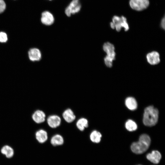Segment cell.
I'll return each mask as SVG.
<instances>
[{"label":"cell","mask_w":165,"mask_h":165,"mask_svg":"<svg viewBox=\"0 0 165 165\" xmlns=\"http://www.w3.org/2000/svg\"><path fill=\"white\" fill-rule=\"evenodd\" d=\"M150 142V137L146 134H142L140 136L138 141L132 144L131 146V150L135 153L142 154L148 149Z\"/></svg>","instance_id":"obj_1"},{"label":"cell","mask_w":165,"mask_h":165,"mask_svg":"<svg viewBox=\"0 0 165 165\" xmlns=\"http://www.w3.org/2000/svg\"><path fill=\"white\" fill-rule=\"evenodd\" d=\"M158 110L152 106L146 107L145 109L143 122L145 125L152 126L157 123L158 118Z\"/></svg>","instance_id":"obj_2"},{"label":"cell","mask_w":165,"mask_h":165,"mask_svg":"<svg viewBox=\"0 0 165 165\" xmlns=\"http://www.w3.org/2000/svg\"><path fill=\"white\" fill-rule=\"evenodd\" d=\"M103 49L107 55L104 60L106 65L111 68L112 65V61L115 59L116 54L114 45L109 42L105 43L103 45Z\"/></svg>","instance_id":"obj_3"},{"label":"cell","mask_w":165,"mask_h":165,"mask_svg":"<svg viewBox=\"0 0 165 165\" xmlns=\"http://www.w3.org/2000/svg\"><path fill=\"white\" fill-rule=\"evenodd\" d=\"M110 26L112 29H115L117 31H119L122 28H124L125 31L129 29V26L126 18L123 16L121 17L114 16L112 18V21L110 23Z\"/></svg>","instance_id":"obj_4"},{"label":"cell","mask_w":165,"mask_h":165,"mask_svg":"<svg viewBox=\"0 0 165 165\" xmlns=\"http://www.w3.org/2000/svg\"><path fill=\"white\" fill-rule=\"evenodd\" d=\"M129 4L133 9L141 11L147 8L149 5V0H130Z\"/></svg>","instance_id":"obj_5"},{"label":"cell","mask_w":165,"mask_h":165,"mask_svg":"<svg viewBox=\"0 0 165 165\" xmlns=\"http://www.w3.org/2000/svg\"><path fill=\"white\" fill-rule=\"evenodd\" d=\"M81 8L79 0H73L66 8L65 13L69 17L72 14L79 12Z\"/></svg>","instance_id":"obj_6"},{"label":"cell","mask_w":165,"mask_h":165,"mask_svg":"<svg viewBox=\"0 0 165 165\" xmlns=\"http://www.w3.org/2000/svg\"><path fill=\"white\" fill-rule=\"evenodd\" d=\"M31 117L32 120L35 123L37 124H40L45 121L46 115L43 111L38 109L33 112Z\"/></svg>","instance_id":"obj_7"},{"label":"cell","mask_w":165,"mask_h":165,"mask_svg":"<svg viewBox=\"0 0 165 165\" xmlns=\"http://www.w3.org/2000/svg\"><path fill=\"white\" fill-rule=\"evenodd\" d=\"M35 135L37 141L40 144L45 143L48 139L47 132L42 129L40 128L37 130L35 133Z\"/></svg>","instance_id":"obj_8"},{"label":"cell","mask_w":165,"mask_h":165,"mask_svg":"<svg viewBox=\"0 0 165 165\" xmlns=\"http://www.w3.org/2000/svg\"><path fill=\"white\" fill-rule=\"evenodd\" d=\"M54 21L53 14L48 11L43 12L42 14L41 21L44 25H50L53 24Z\"/></svg>","instance_id":"obj_9"},{"label":"cell","mask_w":165,"mask_h":165,"mask_svg":"<svg viewBox=\"0 0 165 165\" xmlns=\"http://www.w3.org/2000/svg\"><path fill=\"white\" fill-rule=\"evenodd\" d=\"M0 152L6 158L10 159L13 156L15 153V150L10 145L5 144L0 148Z\"/></svg>","instance_id":"obj_10"},{"label":"cell","mask_w":165,"mask_h":165,"mask_svg":"<svg viewBox=\"0 0 165 165\" xmlns=\"http://www.w3.org/2000/svg\"><path fill=\"white\" fill-rule=\"evenodd\" d=\"M28 56L30 60L31 61H38L40 60L42 54L39 49L34 48L30 49L28 51Z\"/></svg>","instance_id":"obj_11"},{"label":"cell","mask_w":165,"mask_h":165,"mask_svg":"<svg viewBox=\"0 0 165 165\" xmlns=\"http://www.w3.org/2000/svg\"><path fill=\"white\" fill-rule=\"evenodd\" d=\"M146 58L148 62L152 65L157 64L160 61V55L156 51H152L148 53L147 55Z\"/></svg>","instance_id":"obj_12"},{"label":"cell","mask_w":165,"mask_h":165,"mask_svg":"<svg viewBox=\"0 0 165 165\" xmlns=\"http://www.w3.org/2000/svg\"><path fill=\"white\" fill-rule=\"evenodd\" d=\"M48 125L52 128H55L59 126L61 123L60 117L57 115H53L49 116L47 119Z\"/></svg>","instance_id":"obj_13"},{"label":"cell","mask_w":165,"mask_h":165,"mask_svg":"<svg viewBox=\"0 0 165 165\" xmlns=\"http://www.w3.org/2000/svg\"><path fill=\"white\" fill-rule=\"evenodd\" d=\"M148 160L152 163H158L161 159V155L158 151L154 150L147 154L146 156Z\"/></svg>","instance_id":"obj_14"},{"label":"cell","mask_w":165,"mask_h":165,"mask_svg":"<svg viewBox=\"0 0 165 165\" xmlns=\"http://www.w3.org/2000/svg\"><path fill=\"white\" fill-rule=\"evenodd\" d=\"M62 116L65 120L68 123L73 122L76 118L73 112L70 108L67 109L64 111Z\"/></svg>","instance_id":"obj_15"},{"label":"cell","mask_w":165,"mask_h":165,"mask_svg":"<svg viewBox=\"0 0 165 165\" xmlns=\"http://www.w3.org/2000/svg\"><path fill=\"white\" fill-rule=\"evenodd\" d=\"M125 105L129 109L134 110L137 107V103L135 99L132 97H127L125 100Z\"/></svg>","instance_id":"obj_16"},{"label":"cell","mask_w":165,"mask_h":165,"mask_svg":"<svg viewBox=\"0 0 165 165\" xmlns=\"http://www.w3.org/2000/svg\"><path fill=\"white\" fill-rule=\"evenodd\" d=\"M51 143L54 146L61 145L64 142L62 137L59 134H56L53 136L51 139Z\"/></svg>","instance_id":"obj_17"},{"label":"cell","mask_w":165,"mask_h":165,"mask_svg":"<svg viewBox=\"0 0 165 165\" xmlns=\"http://www.w3.org/2000/svg\"><path fill=\"white\" fill-rule=\"evenodd\" d=\"M77 128L80 131H82L85 128L88 126V121L85 118H81L79 119L76 123Z\"/></svg>","instance_id":"obj_18"},{"label":"cell","mask_w":165,"mask_h":165,"mask_svg":"<svg viewBox=\"0 0 165 165\" xmlns=\"http://www.w3.org/2000/svg\"><path fill=\"white\" fill-rule=\"evenodd\" d=\"M101 137L102 135L101 133L96 130L93 131L90 135L91 141L96 143H98L100 141Z\"/></svg>","instance_id":"obj_19"},{"label":"cell","mask_w":165,"mask_h":165,"mask_svg":"<svg viewBox=\"0 0 165 165\" xmlns=\"http://www.w3.org/2000/svg\"><path fill=\"white\" fill-rule=\"evenodd\" d=\"M125 127L127 130L129 131H133L136 130L137 126L133 120L129 119L126 122Z\"/></svg>","instance_id":"obj_20"},{"label":"cell","mask_w":165,"mask_h":165,"mask_svg":"<svg viewBox=\"0 0 165 165\" xmlns=\"http://www.w3.org/2000/svg\"><path fill=\"white\" fill-rule=\"evenodd\" d=\"M8 39L7 34L4 32H0V42L1 43L6 42L7 41Z\"/></svg>","instance_id":"obj_21"},{"label":"cell","mask_w":165,"mask_h":165,"mask_svg":"<svg viewBox=\"0 0 165 165\" xmlns=\"http://www.w3.org/2000/svg\"><path fill=\"white\" fill-rule=\"evenodd\" d=\"M6 8V4L3 0H0V13L3 12Z\"/></svg>","instance_id":"obj_22"},{"label":"cell","mask_w":165,"mask_h":165,"mask_svg":"<svg viewBox=\"0 0 165 165\" xmlns=\"http://www.w3.org/2000/svg\"><path fill=\"white\" fill-rule=\"evenodd\" d=\"M161 26L163 29H165V17H164L162 19L161 22Z\"/></svg>","instance_id":"obj_23"},{"label":"cell","mask_w":165,"mask_h":165,"mask_svg":"<svg viewBox=\"0 0 165 165\" xmlns=\"http://www.w3.org/2000/svg\"></svg>","instance_id":"obj_24"}]
</instances>
